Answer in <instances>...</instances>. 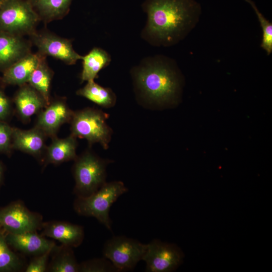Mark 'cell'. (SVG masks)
<instances>
[{
	"label": "cell",
	"instance_id": "obj_1",
	"mask_svg": "<svg viewBox=\"0 0 272 272\" xmlns=\"http://www.w3.org/2000/svg\"><path fill=\"white\" fill-rule=\"evenodd\" d=\"M147 21L141 38L156 47H169L182 40L198 23L201 12L196 0H145Z\"/></svg>",
	"mask_w": 272,
	"mask_h": 272
},
{
	"label": "cell",
	"instance_id": "obj_2",
	"mask_svg": "<svg viewBox=\"0 0 272 272\" xmlns=\"http://www.w3.org/2000/svg\"><path fill=\"white\" fill-rule=\"evenodd\" d=\"M130 74L135 92L141 98L160 105L178 100L182 79L173 59L161 54L146 57L131 68Z\"/></svg>",
	"mask_w": 272,
	"mask_h": 272
},
{
	"label": "cell",
	"instance_id": "obj_3",
	"mask_svg": "<svg viewBox=\"0 0 272 272\" xmlns=\"http://www.w3.org/2000/svg\"><path fill=\"white\" fill-rule=\"evenodd\" d=\"M127 191V188L122 181L106 182L89 196H77L74 203V210L79 215L95 218L111 230L110 207L120 196Z\"/></svg>",
	"mask_w": 272,
	"mask_h": 272
},
{
	"label": "cell",
	"instance_id": "obj_4",
	"mask_svg": "<svg viewBox=\"0 0 272 272\" xmlns=\"http://www.w3.org/2000/svg\"><path fill=\"white\" fill-rule=\"evenodd\" d=\"M75 161L74 191L77 196H89L106 182V167L110 161L102 159L89 151L77 157Z\"/></svg>",
	"mask_w": 272,
	"mask_h": 272
},
{
	"label": "cell",
	"instance_id": "obj_5",
	"mask_svg": "<svg viewBox=\"0 0 272 272\" xmlns=\"http://www.w3.org/2000/svg\"><path fill=\"white\" fill-rule=\"evenodd\" d=\"M107 116L92 108L74 112L70 121L71 134L85 139L90 144L99 143L104 149H108L112 130L106 122Z\"/></svg>",
	"mask_w": 272,
	"mask_h": 272
},
{
	"label": "cell",
	"instance_id": "obj_6",
	"mask_svg": "<svg viewBox=\"0 0 272 272\" xmlns=\"http://www.w3.org/2000/svg\"><path fill=\"white\" fill-rule=\"evenodd\" d=\"M39 16L30 2L6 0L0 4V30L20 35L34 33Z\"/></svg>",
	"mask_w": 272,
	"mask_h": 272
},
{
	"label": "cell",
	"instance_id": "obj_7",
	"mask_svg": "<svg viewBox=\"0 0 272 272\" xmlns=\"http://www.w3.org/2000/svg\"><path fill=\"white\" fill-rule=\"evenodd\" d=\"M147 244L127 237L116 236L108 240L103 249V256L109 260L118 271L133 269L143 259Z\"/></svg>",
	"mask_w": 272,
	"mask_h": 272
},
{
	"label": "cell",
	"instance_id": "obj_8",
	"mask_svg": "<svg viewBox=\"0 0 272 272\" xmlns=\"http://www.w3.org/2000/svg\"><path fill=\"white\" fill-rule=\"evenodd\" d=\"M42 217L28 209L22 201L0 208V229L6 233L20 234L41 229Z\"/></svg>",
	"mask_w": 272,
	"mask_h": 272
},
{
	"label": "cell",
	"instance_id": "obj_9",
	"mask_svg": "<svg viewBox=\"0 0 272 272\" xmlns=\"http://www.w3.org/2000/svg\"><path fill=\"white\" fill-rule=\"evenodd\" d=\"M183 255L175 245L154 239L147 244L142 260L146 264L148 272H170L182 262Z\"/></svg>",
	"mask_w": 272,
	"mask_h": 272
},
{
	"label": "cell",
	"instance_id": "obj_10",
	"mask_svg": "<svg viewBox=\"0 0 272 272\" xmlns=\"http://www.w3.org/2000/svg\"><path fill=\"white\" fill-rule=\"evenodd\" d=\"M32 39L39 53L60 59L67 64H75L82 56L75 51L71 40L50 33H33Z\"/></svg>",
	"mask_w": 272,
	"mask_h": 272
},
{
	"label": "cell",
	"instance_id": "obj_11",
	"mask_svg": "<svg viewBox=\"0 0 272 272\" xmlns=\"http://www.w3.org/2000/svg\"><path fill=\"white\" fill-rule=\"evenodd\" d=\"M74 112L64 100L57 99L50 101L39 113L35 126L47 137L53 138L56 137V133L62 125L70 122Z\"/></svg>",
	"mask_w": 272,
	"mask_h": 272
},
{
	"label": "cell",
	"instance_id": "obj_12",
	"mask_svg": "<svg viewBox=\"0 0 272 272\" xmlns=\"http://www.w3.org/2000/svg\"><path fill=\"white\" fill-rule=\"evenodd\" d=\"M6 239L10 247L31 255H38L52 250L55 243L36 232L20 234L6 233Z\"/></svg>",
	"mask_w": 272,
	"mask_h": 272
},
{
	"label": "cell",
	"instance_id": "obj_13",
	"mask_svg": "<svg viewBox=\"0 0 272 272\" xmlns=\"http://www.w3.org/2000/svg\"><path fill=\"white\" fill-rule=\"evenodd\" d=\"M41 235L58 241L61 244L77 247L82 243L84 230L82 226L62 221L43 223Z\"/></svg>",
	"mask_w": 272,
	"mask_h": 272
},
{
	"label": "cell",
	"instance_id": "obj_14",
	"mask_svg": "<svg viewBox=\"0 0 272 272\" xmlns=\"http://www.w3.org/2000/svg\"><path fill=\"white\" fill-rule=\"evenodd\" d=\"M46 137L35 126L28 130L13 127L12 148L38 158L46 149Z\"/></svg>",
	"mask_w": 272,
	"mask_h": 272
},
{
	"label": "cell",
	"instance_id": "obj_15",
	"mask_svg": "<svg viewBox=\"0 0 272 272\" xmlns=\"http://www.w3.org/2000/svg\"><path fill=\"white\" fill-rule=\"evenodd\" d=\"M44 58L39 53H28L6 69L3 82L19 86L27 83L33 72Z\"/></svg>",
	"mask_w": 272,
	"mask_h": 272
},
{
	"label": "cell",
	"instance_id": "obj_16",
	"mask_svg": "<svg viewBox=\"0 0 272 272\" xmlns=\"http://www.w3.org/2000/svg\"><path fill=\"white\" fill-rule=\"evenodd\" d=\"M30 52L28 44L20 35L0 31V69H7Z\"/></svg>",
	"mask_w": 272,
	"mask_h": 272
},
{
	"label": "cell",
	"instance_id": "obj_17",
	"mask_svg": "<svg viewBox=\"0 0 272 272\" xmlns=\"http://www.w3.org/2000/svg\"><path fill=\"white\" fill-rule=\"evenodd\" d=\"M21 86L14 101L19 116L22 120L27 121L47 105L42 96L29 84Z\"/></svg>",
	"mask_w": 272,
	"mask_h": 272
},
{
	"label": "cell",
	"instance_id": "obj_18",
	"mask_svg": "<svg viewBox=\"0 0 272 272\" xmlns=\"http://www.w3.org/2000/svg\"><path fill=\"white\" fill-rule=\"evenodd\" d=\"M46 148L45 164H59L77 157V138L71 134L64 139L55 137Z\"/></svg>",
	"mask_w": 272,
	"mask_h": 272
},
{
	"label": "cell",
	"instance_id": "obj_19",
	"mask_svg": "<svg viewBox=\"0 0 272 272\" xmlns=\"http://www.w3.org/2000/svg\"><path fill=\"white\" fill-rule=\"evenodd\" d=\"M81 82L94 81L98 73L110 63V55L105 50L94 47L85 56H82Z\"/></svg>",
	"mask_w": 272,
	"mask_h": 272
},
{
	"label": "cell",
	"instance_id": "obj_20",
	"mask_svg": "<svg viewBox=\"0 0 272 272\" xmlns=\"http://www.w3.org/2000/svg\"><path fill=\"white\" fill-rule=\"evenodd\" d=\"M52 260L47 266L51 272H78L79 263L77 261L72 247L61 244L55 245L52 250Z\"/></svg>",
	"mask_w": 272,
	"mask_h": 272
},
{
	"label": "cell",
	"instance_id": "obj_21",
	"mask_svg": "<svg viewBox=\"0 0 272 272\" xmlns=\"http://www.w3.org/2000/svg\"><path fill=\"white\" fill-rule=\"evenodd\" d=\"M76 94L106 108L113 107L116 101V95L110 88L103 87L94 81L87 82L83 88L77 91Z\"/></svg>",
	"mask_w": 272,
	"mask_h": 272
},
{
	"label": "cell",
	"instance_id": "obj_22",
	"mask_svg": "<svg viewBox=\"0 0 272 272\" xmlns=\"http://www.w3.org/2000/svg\"><path fill=\"white\" fill-rule=\"evenodd\" d=\"M72 0H31L30 2L38 15L50 21L66 13Z\"/></svg>",
	"mask_w": 272,
	"mask_h": 272
},
{
	"label": "cell",
	"instance_id": "obj_23",
	"mask_svg": "<svg viewBox=\"0 0 272 272\" xmlns=\"http://www.w3.org/2000/svg\"><path fill=\"white\" fill-rule=\"evenodd\" d=\"M52 75L44 58L33 72L28 82L42 96L47 105L50 102V89Z\"/></svg>",
	"mask_w": 272,
	"mask_h": 272
},
{
	"label": "cell",
	"instance_id": "obj_24",
	"mask_svg": "<svg viewBox=\"0 0 272 272\" xmlns=\"http://www.w3.org/2000/svg\"><path fill=\"white\" fill-rule=\"evenodd\" d=\"M22 259L10 248L6 232L0 229V272H15L22 269Z\"/></svg>",
	"mask_w": 272,
	"mask_h": 272
},
{
	"label": "cell",
	"instance_id": "obj_25",
	"mask_svg": "<svg viewBox=\"0 0 272 272\" xmlns=\"http://www.w3.org/2000/svg\"><path fill=\"white\" fill-rule=\"evenodd\" d=\"M244 1L251 5L256 13L262 30V38L260 46L269 55L272 52V23L260 12L253 1Z\"/></svg>",
	"mask_w": 272,
	"mask_h": 272
},
{
	"label": "cell",
	"instance_id": "obj_26",
	"mask_svg": "<svg viewBox=\"0 0 272 272\" xmlns=\"http://www.w3.org/2000/svg\"><path fill=\"white\" fill-rule=\"evenodd\" d=\"M80 272H118L108 259L104 257L95 258L79 263Z\"/></svg>",
	"mask_w": 272,
	"mask_h": 272
},
{
	"label": "cell",
	"instance_id": "obj_27",
	"mask_svg": "<svg viewBox=\"0 0 272 272\" xmlns=\"http://www.w3.org/2000/svg\"><path fill=\"white\" fill-rule=\"evenodd\" d=\"M53 248L43 254L35 256V257L30 261L26 266L25 271L44 272L47 271L49 256Z\"/></svg>",
	"mask_w": 272,
	"mask_h": 272
},
{
	"label": "cell",
	"instance_id": "obj_28",
	"mask_svg": "<svg viewBox=\"0 0 272 272\" xmlns=\"http://www.w3.org/2000/svg\"><path fill=\"white\" fill-rule=\"evenodd\" d=\"M13 127L0 120V152H9L12 148Z\"/></svg>",
	"mask_w": 272,
	"mask_h": 272
},
{
	"label": "cell",
	"instance_id": "obj_29",
	"mask_svg": "<svg viewBox=\"0 0 272 272\" xmlns=\"http://www.w3.org/2000/svg\"><path fill=\"white\" fill-rule=\"evenodd\" d=\"M11 104L5 93L0 90V120H5L10 115Z\"/></svg>",
	"mask_w": 272,
	"mask_h": 272
},
{
	"label": "cell",
	"instance_id": "obj_30",
	"mask_svg": "<svg viewBox=\"0 0 272 272\" xmlns=\"http://www.w3.org/2000/svg\"><path fill=\"white\" fill-rule=\"evenodd\" d=\"M3 174V166L1 163H0V185L1 184L2 181Z\"/></svg>",
	"mask_w": 272,
	"mask_h": 272
},
{
	"label": "cell",
	"instance_id": "obj_31",
	"mask_svg": "<svg viewBox=\"0 0 272 272\" xmlns=\"http://www.w3.org/2000/svg\"><path fill=\"white\" fill-rule=\"evenodd\" d=\"M5 1H6V0H0V4H1L2 3H3V2H4Z\"/></svg>",
	"mask_w": 272,
	"mask_h": 272
}]
</instances>
